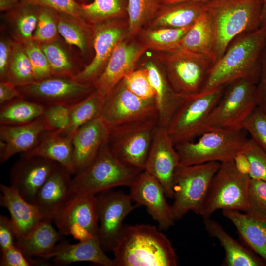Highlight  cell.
Here are the masks:
<instances>
[{"label": "cell", "mask_w": 266, "mask_h": 266, "mask_svg": "<svg viewBox=\"0 0 266 266\" xmlns=\"http://www.w3.org/2000/svg\"><path fill=\"white\" fill-rule=\"evenodd\" d=\"M159 230L149 224L123 226L112 249L115 266H176L173 245Z\"/></svg>", "instance_id": "obj_1"}, {"label": "cell", "mask_w": 266, "mask_h": 266, "mask_svg": "<svg viewBox=\"0 0 266 266\" xmlns=\"http://www.w3.org/2000/svg\"><path fill=\"white\" fill-rule=\"evenodd\" d=\"M266 44V31L262 27L235 37L211 68L201 93L225 87L239 78L252 77L259 80Z\"/></svg>", "instance_id": "obj_2"}, {"label": "cell", "mask_w": 266, "mask_h": 266, "mask_svg": "<svg viewBox=\"0 0 266 266\" xmlns=\"http://www.w3.org/2000/svg\"><path fill=\"white\" fill-rule=\"evenodd\" d=\"M265 0H206L204 11L214 29L215 63L222 56L231 41L245 32L261 28Z\"/></svg>", "instance_id": "obj_3"}, {"label": "cell", "mask_w": 266, "mask_h": 266, "mask_svg": "<svg viewBox=\"0 0 266 266\" xmlns=\"http://www.w3.org/2000/svg\"><path fill=\"white\" fill-rule=\"evenodd\" d=\"M143 170L129 166L119 161L110 149L107 141L96 158L83 171L72 178V195L96 196L119 186L129 187Z\"/></svg>", "instance_id": "obj_4"}, {"label": "cell", "mask_w": 266, "mask_h": 266, "mask_svg": "<svg viewBox=\"0 0 266 266\" xmlns=\"http://www.w3.org/2000/svg\"><path fill=\"white\" fill-rule=\"evenodd\" d=\"M258 82L257 79L245 77L234 80L225 86L206 121L203 133L215 129L244 130L245 122L258 106Z\"/></svg>", "instance_id": "obj_5"}, {"label": "cell", "mask_w": 266, "mask_h": 266, "mask_svg": "<svg viewBox=\"0 0 266 266\" xmlns=\"http://www.w3.org/2000/svg\"><path fill=\"white\" fill-rule=\"evenodd\" d=\"M250 179L238 169L234 159L220 163L199 215L203 219L211 217L218 210L246 213Z\"/></svg>", "instance_id": "obj_6"}, {"label": "cell", "mask_w": 266, "mask_h": 266, "mask_svg": "<svg viewBox=\"0 0 266 266\" xmlns=\"http://www.w3.org/2000/svg\"><path fill=\"white\" fill-rule=\"evenodd\" d=\"M242 131L211 129L196 141L176 145L180 164L189 166L234 159L243 151L249 139Z\"/></svg>", "instance_id": "obj_7"}, {"label": "cell", "mask_w": 266, "mask_h": 266, "mask_svg": "<svg viewBox=\"0 0 266 266\" xmlns=\"http://www.w3.org/2000/svg\"><path fill=\"white\" fill-rule=\"evenodd\" d=\"M220 164L219 162L189 166L179 164L174 176V201L171 205L176 221L189 211L199 215Z\"/></svg>", "instance_id": "obj_8"}, {"label": "cell", "mask_w": 266, "mask_h": 266, "mask_svg": "<svg viewBox=\"0 0 266 266\" xmlns=\"http://www.w3.org/2000/svg\"><path fill=\"white\" fill-rule=\"evenodd\" d=\"M225 87L184 97L167 127L175 146L194 140L203 133L206 121Z\"/></svg>", "instance_id": "obj_9"}, {"label": "cell", "mask_w": 266, "mask_h": 266, "mask_svg": "<svg viewBox=\"0 0 266 266\" xmlns=\"http://www.w3.org/2000/svg\"><path fill=\"white\" fill-rule=\"evenodd\" d=\"M158 126V120H151L110 128L107 143L121 162L144 170Z\"/></svg>", "instance_id": "obj_10"}, {"label": "cell", "mask_w": 266, "mask_h": 266, "mask_svg": "<svg viewBox=\"0 0 266 266\" xmlns=\"http://www.w3.org/2000/svg\"><path fill=\"white\" fill-rule=\"evenodd\" d=\"M169 53L166 59V74L175 92L183 97L201 93L213 60L181 48Z\"/></svg>", "instance_id": "obj_11"}, {"label": "cell", "mask_w": 266, "mask_h": 266, "mask_svg": "<svg viewBox=\"0 0 266 266\" xmlns=\"http://www.w3.org/2000/svg\"><path fill=\"white\" fill-rule=\"evenodd\" d=\"M100 117L109 129L136 122L158 121L155 98L137 96L122 80L105 96Z\"/></svg>", "instance_id": "obj_12"}, {"label": "cell", "mask_w": 266, "mask_h": 266, "mask_svg": "<svg viewBox=\"0 0 266 266\" xmlns=\"http://www.w3.org/2000/svg\"><path fill=\"white\" fill-rule=\"evenodd\" d=\"M113 189L96 195L99 221L98 237L103 250L112 251L126 217L138 205L133 204L129 194Z\"/></svg>", "instance_id": "obj_13"}, {"label": "cell", "mask_w": 266, "mask_h": 266, "mask_svg": "<svg viewBox=\"0 0 266 266\" xmlns=\"http://www.w3.org/2000/svg\"><path fill=\"white\" fill-rule=\"evenodd\" d=\"M17 88L24 98L46 107L72 105L95 90L92 85L54 76Z\"/></svg>", "instance_id": "obj_14"}, {"label": "cell", "mask_w": 266, "mask_h": 266, "mask_svg": "<svg viewBox=\"0 0 266 266\" xmlns=\"http://www.w3.org/2000/svg\"><path fill=\"white\" fill-rule=\"evenodd\" d=\"M180 164L178 153L166 128L158 126L154 134L144 170L162 186L166 197H173L175 172Z\"/></svg>", "instance_id": "obj_15"}, {"label": "cell", "mask_w": 266, "mask_h": 266, "mask_svg": "<svg viewBox=\"0 0 266 266\" xmlns=\"http://www.w3.org/2000/svg\"><path fill=\"white\" fill-rule=\"evenodd\" d=\"M129 195L138 206L146 207L148 213L157 222L160 230H166L176 221L171 205L166 199L162 186L152 175L143 170L129 186Z\"/></svg>", "instance_id": "obj_16"}, {"label": "cell", "mask_w": 266, "mask_h": 266, "mask_svg": "<svg viewBox=\"0 0 266 266\" xmlns=\"http://www.w3.org/2000/svg\"><path fill=\"white\" fill-rule=\"evenodd\" d=\"M59 165L43 157L21 154L10 169V185L33 204L39 189Z\"/></svg>", "instance_id": "obj_17"}, {"label": "cell", "mask_w": 266, "mask_h": 266, "mask_svg": "<svg viewBox=\"0 0 266 266\" xmlns=\"http://www.w3.org/2000/svg\"><path fill=\"white\" fill-rule=\"evenodd\" d=\"M110 21L95 25L93 33L94 58L72 78L74 80L92 85L103 71L116 46L123 40L125 32L123 27Z\"/></svg>", "instance_id": "obj_18"}, {"label": "cell", "mask_w": 266, "mask_h": 266, "mask_svg": "<svg viewBox=\"0 0 266 266\" xmlns=\"http://www.w3.org/2000/svg\"><path fill=\"white\" fill-rule=\"evenodd\" d=\"M147 49L144 45L120 42L103 71L93 83L95 90L105 96L127 74L135 69L138 60Z\"/></svg>", "instance_id": "obj_19"}, {"label": "cell", "mask_w": 266, "mask_h": 266, "mask_svg": "<svg viewBox=\"0 0 266 266\" xmlns=\"http://www.w3.org/2000/svg\"><path fill=\"white\" fill-rule=\"evenodd\" d=\"M53 222L64 236L68 235L70 227L73 225L86 229L98 237L99 221L96 196L75 194L66 203Z\"/></svg>", "instance_id": "obj_20"}, {"label": "cell", "mask_w": 266, "mask_h": 266, "mask_svg": "<svg viewBox=\"0 0 266 266\" xmlns=\"http://www.w3.org/2000/svg\"><path fill=\"white\" fill-rule=\"evenodd\" d=\"M109 130L99 116L77 131L72 138L74 175L83 171L93 162L107 141Z\"/></svg>", "instance_id": "obj_21"}, {"label": "cell", "mask_w": 266, "mask_h": 266, "mask_svg": "<svg viewBox=\"0 0 266 266\" xmlns=\"http://www.w3.org/2000/svg\"><path fill=\"white\" fill-rule=\"evenodd\" d=\"M71 175L67 168L59 164L39 189L33 204L37 207L43 219L53 222L72 196Z\"/></svg>", "instance_id": "obj_22"}, {"label": "cell", "mask_w": 266, "mask_h": 266, "mask_svg": "<svg viewBox=\"0 0 266 266\" xmlns=\"http://www.w3.org/2000/svg\"><path fill=\"white\" fill-rule=\"evenodd\" d=\"M47 131L42 117L27 124L0 125V162L13 155L26 153L37 144Z\"/></svg>", "instance_id": "obj_23"}, {"label": "cell", "mask_w": 266, "mask_h": 266, "mask_svg": "<svg viewBox=\"0 0 266 266\" xmlns=\"http://www.w3.org/2000/svg\"><path fill=\"white\" fill-rule=\"evenodd\" d=\"M0 205L10 215L16 240L26 236L42 220L37 207L25 200L11 185L0 184Z\"/></svg>", "instance_id": "obj_24"}, {"label": "cell", "mask_w": 266, "mask_h": 266, "mask_svg": "<svg viewBox=\"0 0 266 266\" xmlns=\"http://www.w3.org/2000/svg\"><path fill=\"white\" fill-rule=\"evenodd\" d=\"M46 259H51L56 266L89 262L103 266H115L113 259L108 257L101 248L98 237L75 244L64 242L57 244Z\"/></svg>", "instance_id": "obj_25"}, {"label": "cell", "mask_w": 266, "mask_h": 266, "mask_svg": "<svg viewBox=\"0 0 266 266\" xmlns=\"http://www.w3.org/2000/svg\"><path fill=\"white\" fill-rule=\"evenodd\" d=\"M150 84L155 92L158 112V125L167 127L174 113L184 97L178 95L167 76L152 62L144 64Z\"/></svg>", "instance_id": "obj_26"}, {"label": "cell", "mask_w": 266, "mask_h": 266, "mask_svg": "<svg viewBox=\"0 0 266 266\" xmlns=\"http://www.w3.org/2000/svg\"><path fill=\"white\" fill-rule=\"evenodd\" d=\"M204 228L209 235L216 238L225 251L224 266H262L266 264L231 236L222 225L211 217L203 218Z\"/></svg>", "instance_id": "obj_27"}, {"label": "cell", "mask_w": 266, "mask_h": 266, "mask_svg": "<svg viewBox=\"0 0 266 266\" xmlns=\"http://www.w3.org/2000/svg\"><path fill=\"white\" fill-rule=\"evenodd\" d=\"M21 154L39 156L57 162L74 175L72 137L61 131L44 132L33 148Z\"/></svg>", "instance_id": "obj_28"}, {"label": "cell", "mask_w": 266, "mask_h": 266, "mask_svg": "<svg viewBox=\"0 0 266 266\" xmlns=\"http://www.w3.org/2000/svg\"><path fill=\"white\" fill-rule=\"evenodd\" d=\"M52 222L43 219L26 236L16 240L15 245L25 256L46 259L53 251L64 235L54 227Z\"/></svg>", "instance_id": "obj_29"}, {"label": "cell", "mask_w": 266, "mask_h": 266, "mask_svg": "<svg viewBox=\"0 0 266 266\" xmlns=\"http://www.w3.org/2000/svg\"><path fill=\"white\" fill-rule=\"evenodd\" d=\"M222 213L233 223L244 243L266 263V221L238 211L222 210Z\"/></svg>", "instance_id": "obj_30"}, {"label": "cell", "mask_w": 266, "mask_h": 266, "mask_svg": "<svg viewBox=\"0 0 266 266\" xmlns=\"http://www.w3.org/2000/svg\"><path fill=\"white\" fill-rule=\"evenodd\" d=\"M203 1H185L163 4L152 25L171 28L192 26L204 13Z\"/></svg>", "instance_id": "obj_31"}, {"label": "cell", "mask_w": 266, "mask_h": 266, "mask_svg": "<svg viewBox=\"0 0 266 266\" xmlns=\"http://www.w3.org/2000/svg\"><path fill=\"white\" fill-rule=\"evenodd\" d=\"M214 44L213 27L204 11L183 37L180 48L209 57L215 63L213 56Z\"/></svg>", "instance_id": "obj_32"}, {"label": "cell", "mask_w": 266, "mask_h": 266, "mask_svg": "<svg viewBox=\"0 0 266 266\" xmlns=\"http://www.w3.org/2000/svg\"><path fill=\"white\" fill-rule=\"evenodd\" d=\"M105 97L95 90L81 101L71 105L68 125L61 131L73 138L81 126L100 116Z\"/></svg>", "instance_id": "obj_33"}, {"label": "cell", "mask_w": 266, "mask_h": 266, "mask_svg": "<svg viewBox=\"0 0 266 266\" xmlns=\"http://www.w3.org/2000/svg\"><path fill=\"white\" fill-rule=\"evenodd\" d=\"M47 107L21 97L0 105V125H21L41 117Z\"/></svg>", "instance_id": "obj_34"}, {"label": "cell", "mask_w": 266, "mask_h": 266, "mask_svg": "<svg viewBox=\"0 0 266 266\" xmlns=\"http://www.w3.org/2000/svg\"><path fill=\"white\" fill-rule=\"evenodd\" d=\"M39 6L21 1L7 12L12 23L17 41L21 43L33 39L38 19Z\"/></svg>", "instance_id": "obj_35"}, {"label": "cell", "mask_w": 266, "mask_h": 266, "mask_svg": "<svg viewBox=\"0 0 266 266\" xmlns=\"http://www.w3.org/2000/svg\"><path fill=\"white\" fill-rule=\"evenodd\" d=\"M128 0H93L81 4L85 21L95 25L120 18L127 13Z\"/></svg>", "instance_id": "obj_36"}, {"label": "cell", "mask_w": 266, "mask_h": 266, "mask_svg": "<svg viewBox=\"0 0 266 266\" xmlns=\"http://www.w3.org/2000/svg\"><path fill=\"white\" fill-rule=\"evenodd\" d=\"M7 81L17 87L35 81L29 58L22 43L12 42L7 72Z\"/></svg>", "instance_id": "obj_37"}, {"label": "cell", "mask_w": 266, "mask_h": 266, "mask_svg": "<svg viewBox=\"0 0 266 266\" xmlns=\"http://www.w3.org/2000/svg\"><path fill=\"white\" fill-rule=\"evenodd\" d=\"M162 0H128V35H136L147 22L156 17L162 5Z\"/></svg>", "instance_id": "obj_38"}, {"label": "cell", "mask_w": 266, "mask_h": 266, "mask_svg": "<svg viewBox=\"0 0 266 266\" xmlns=\"http://www.w3.org/2000/svg\"><path fill=\"white\" fill-rule=\"evenodd\" d=\"M192 26L183 28L162 27L147 31L144 45L148 49L171 53L180 48L181 41Z\"/></svg>", "instance_id": "obj_39"}, {"label": "cell", "mask_w": 266, "mask_h": 266, "mask_svg": "<svg viewBox=\"0 0 266 266\" xmlns=\"http://www.w3.org/2000/svg\"><path fill=\"white\" fill-rule=\"evenodd\" d=\"M87 23L70 15L58 12V31L65 41L84 52L87 46Z\"/></svg>", "instance_id": "obj_40"}, {"label": "cell", "mask_w": 266, "mask_h": 266, "mask_svg": "<svg viewBox=\"0 0 266 266\" xmlns=\"http://www.w3.org/2000/svg\"><path fill=\"white\" fill-rule=\"evenodd\" d=\"M40 45L46 57L52 76L72 78L78 73L67 53L56 40Z\"/></svg>", "instance_id": "obj_41"}, {"label": "cell", "mask_w": 266, "mask_h": 266, "mask_svg": "<svg viewBox=\"0 0 266 266\" xmlns=\"http://www.w3.org/2000/svg\"><path fill=\"white\" fill-rule=\"evenodd\" d=\"M58 15L56 10L40 7L37 26L33 40L39 44L56 40L58 31Z\"/></svg>", "instance_id": "obj_42"}, {"label": "cell", "mask_w": 266, "mask_h": 266, "mask_svg": "<svg viewBox=\"0 0 266 266\" xmlns=\"http://www.w3.org/2000/svg\"><path fill=\"white\" fill-rule=\"evenodd\" d=\"M247 213L253 218L266 221V182L251 178L248 191Z\"/></svg>", "instance_id": "obj_43"}, {"label": "cell", "mask_w": 266, "mask_h": 266, "mask_svg": "<svg viewBox=\"0 0 266 266\" xmlns=\"http://www.w3.org/2000/svg\"><path fill=\"white\" fill-rule=\"evenodd\" d=\"M22 44L30 60L34 80L52 76L48 62L40 44L33 39Z\"/></svg>", "instance_id": "obj_44"}, {"label": "cell", "mask_w": 266, "mask_h": 266, "mask_svg": "<svg viewBox=\"0 0 266 266\" xmlns=\"http://www.w3.org/2000/svg\"><path fill=\"white\" fill-rule=\"evenodd\" d=\"M242 153L248 162L250 177L266 182V152L249 138Z\"/></svg>", "instance_id": "obj_45"}, {"label": "cell", "mask_w": 266, "mask_h": 266, "mask_svg": "<svg viewBox=\"0 0 266 266\" xmlns=\"http://www.w3.org/2000/svg\"><path fill=\"white\" fill-rule=\"evenodd\" d=\"M126 87L137 96L147 99L155 98V92L144 67L134 69L122 80Z\"/></svg>", "instance_id": "obj_46"}, {"label": "cell", "mask_w": 266, "mask_h": 266, "mask_svg": "<svg viewBox=\"0 0 266 266\" xmlns=\"http://www.w3.org/2000/svg\"><path fill=\"white\" fill-rule=\"evenodd\" d=\"M244 129L266 152V113L257 106L245 122Z\"/></svg>", "instance_id": "obj_47"}, {"label": "cell", "mask_w": 266, "mask_h": 266, "mask_svg": "<svg viewBox=\"0 0 266 266\" xmlns=\"http://www.w3.org/2000/svg\"><path fill=\"white\" fill-rule=\"evenodd\" d=\"M70 105L47 107L41 117L47 131H63L66 128L69 122Z\"/></svg>", "instance_id": "obj_48"}, {"label": "cell", "mask_w": 266, "mask_h": 266, "mask_svg": "<svg viewBox=\"0 0 266 266\" xmlns=\"http://www.w3.org/2000/svg\"><path fill=\"white\" fill-rule=\"evenodd\" d=\"M21 0L34 4L40 7L50 8L56 10L59 12L70 15L86 22L83 17L81 5L75 0Z\"/></svg>", "instance_id": "obj_49"}, {"label": "cell", "mask_w": 266, "mask_h": 266, "mask_svg": "<svg viewBox=\"0 0 266 266\" xmlns=\"http://www.w3.org/2000/svg\"><path fill=\"white\" fill-rule=\"evenodd\" d=\"M46 259L36 260L25 256L21 250L14 245L1 250L0 266H49Z\"/></svg>", "instance_id": "obj_50"}, {"label": "cell", "mask_w": 266, "mask_h": 266, "mask_svg": "<svg viewBox=\"0 0 266 266\" xmlns=\"http://www.w3.org/2000/svg\"><path fill=\"white\" fill-rule=\"evenodd\" d=\"M16 236L10 218L0 216V247L1 250L7 249L15 244Z\"/></svg>", "instance_id": "obj_51"}, {"label": "cell", "mask_w": 266, "mask_h": 266, "mask_svg": "<svg viewBox=\"0 0 266 266\" xmlns=\"http://www.w3.org/2000/svg\"><path fill=\"white\" fill-rule=\"evenodd\" d=\"M256 95L258 106L266 112V44L261 59L260 76L257 84Z\"/></svg>", "instance_id": "obj_52"}, {"label": "cell", "mask_w": 266, "mask_h": 266, "mask_svg": "<svg viewBox=\"0 0 266 266\" xmlns=\"http://www.w3.org/2000/svg\"><path fill=\"white\" fill-rule=\"evenodd\" d=\"M12 42L2 39L0 41V81H7V72Z\"/></svg>", "instance_id": "obj_53"}, {"label": "cell", "mask_w": 266, "mask_h": 266, "mask_svg": "<svg viewBox=\"0 0 266 266\" xmlns=\"http://www.w3.org/2000/svg\"><path fill=\"white\" fill-rule=\"evenodd\" d=\"M23 97L17 87L8 81L0 82V105Z\"/></svg>", "instance_id": "obj_54"}, {"label": "cell", "mask_w": 266, "mask_h": 266, "mask_svg": "<svg viewBox=\"0 0 266 266\" xmlns=\"http://www.w3.org/2000/svg\"><path fill=\"white\" fill-rule=\"evenodd\" d=\"M21 0H0V10L8 12L15 7Z\"/></svg>", "instance_id": "obj_55"}, {"label": "cell", "mask_w": 266, "mask_h": 266, "mask_svg": "<svg viewBox=\"0 0 266 266\" xmlns=\"http://www.w3.org/2000/svg\"><path fill=\"white\" fill-rule=\"evenodd\" d=\"M261 27L263 28L266 31V0H265L261 17Z\"/></svg>", "instance_id": "obj_56"}, {"label": "cell", "mask_w": 266, "mask_h": 266, "mask_svg": "<svg viewBox=\"0 0 266 266\" xmlns=\"http://www.w3.org/2000/svg\"><path fill=\"white\" fill-rule=\"evenodd\" d=\"M205 0H162V3L163 4H168L185 1H203Z\"/></svg>", "instance_id": "obj_57"}, {"label": "cell", "mask_w": 266, "mask_h": 266, "mask_svg": "<svg viewBox=\"0 0 266 266\" xmlns=\"http://www.w3.org/2000/svg\"><path fill=\"white\" fill-rule=\"evenodd\" d=\"M80 4H86L89 3L88 0H75Z\"/></svg>", "instance_id": "obj_58"}, {"label": "cell", "mask_w": 266, "mask_h": 266, "mask_svg": "<svg viewBox=\"0 0 266 266\" xmlns=\"http://www.w3.org/2000/svg\"><path fill=\"white\" fill-rule=\"evenodd\" d=\"M266 113V112H265Z\"/></svg>", "instance_id": "obj_59"}]
</instances>
